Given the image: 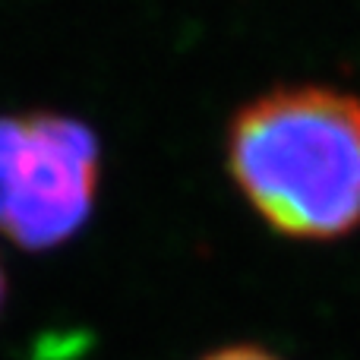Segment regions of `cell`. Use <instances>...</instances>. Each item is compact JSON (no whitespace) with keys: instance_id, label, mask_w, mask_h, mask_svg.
I'll list each match as a JSON object with an SVG mask.
<instances>
[{"instance_id":"2","label":"cell","mask_w":360,"mask_h":360,"mask_svg":"<svg viewBox=\"0 0 360 360\" xmlns=\"http://www.w3.org/2000/svg\"><path fill=\"white\" fill-rule=\"evenodd\" d=\"M101 149L67 114L0 117V231L25 250L73 240L98 196Z\"/></svg>"},{"instance_id":"1","label":"cell","mask_w":360,"mask_h":360,"mask_svg":"<svg viewBox=\"0 0 360 360\" xmlns=\"http://www.w3.org/2000/svg\"><path fill=\"white\" fill-rule=\"evenodd\" d=\"M228 171L278 234H351L360 224V98L285 86L247 101L228 127Z\"/></svg>"},{"instance_id":"4","label":"cell","mask_w":360,"mask_h":360,"mask_svg":"<svg viewBox=\"0 0 360 360\" xmlns=\"http://www.w3.org/2000/svg\"><path fill=\"white\" fill-rule=\"evenodd\" d=\"M4 300H6V275H4V266H0V310H4Z\"/></svg>"},{"instance_id":"3","label":"cell","mask_w":360,"mask_h":360,"mask_svg":"<svg viewBox=\"0 0 360 360\" xmlns=\"http://www.w3.org/2000/svg\"><path fill=\"white\" fill-rule=\"evenodd\" d=\"M199 360H281V357H275L272 351L259 348V345H231V348H218Z\"/></svg>"}]
</instances>
